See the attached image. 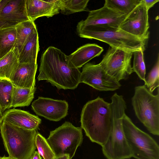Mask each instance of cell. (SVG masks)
Wrapping results in <instances>:
<instances>
[{
    "label": "cell",
    "instance_id": "cell-6",
    "mask_svg": "<svg viewBox=\"0 0 159 159\" xmlns=\"http://www.w3.org/2000/svg\"><path fill=\"white\" fill-rule=\"evenodd\" d=\"M132 105L139 120L151 134L159 135V89L155 95L144 85L136 86Z\"/></svg>",
    "mask_w": 159,
    "mask_h": 159
},
{
    "label": "cell",
    "instance_id": "cell-14",
    "mask_svg": "<svg viewBox=\"0 0 159 159\" xmlns=\"http://www.w3.org/2000/svg\"><path fill=\"white\" fill-rule=\"evenodd\" d=\"M59 0H25L27 14L29 20L34 22L37 18L51 17L58 14Z\"/></svg>",
    "mask_w": 159,
    "mask_h": 159
},
{
    "label": "cell",
    "instance_id": "cell-4",
    "mask_svg": "<svg viewBox=\"0 0 159 159\" xmlns=\"http://www.w3.org/2000/svg\"><path fill=\"white\" fill-rule=\"evenodd\" d=\"M81 38L94 39L109 44L110 47L132 52L144 51L147 40L139 38L119 28L107 25H93L76 27Z\"/></svg>",
    "mask_w": 159,
    "mask_h": 159
},
{
    "label": "cell",
    "instance_id": "cell-1",
    "mask_svg": "<svg viewBox=\"0 0 159 159\" xmlns=\"http://www.w3.org/2000/svg\"><path fill=\"white\" fill-rule=\"evenodd\" d=\"M40 62L38 80H46L59 89H74L80 83V71L71 66L67 56L60 49L48 47Z\"/></svg>",
    "mask_w": 159,
    "mask_h": 159
},
{
    "label": "cell",
    "instance_id": "cell-30",
    "mask_svg": "<svg viewBox=\"0 0 159 159\" xmlns=\"http://www.w3.org/2000/svg\"><path fill=\"white\" fill-rule=\"evenodd\" d=\"M10 0H0V13L4 6ZM15 26L4 21L0 17V29Z\"/></svg>",
    "mask_w": 159,
    "mask_h": 159
},
{
    "label": "cell",
    "instance_id": "cell-7",
    "mask_svg": "<svg viewBox=\"0 0 159 159\" xmlns=\"http://www.w3.org/2000/svg\"><path fill=\"white\" fill-rule=\"evenodd\" d=\"M122 124L132 157L136 159H159L157 143L148 134L137 127L126 114Z\"/></svg>",
    "mask_w": 159,
    "mask_h": 159
},
{
    "label": "cell",
    "instance_id": "cell-22",
    "mask_svg": "<svg viewBox=\"0 0 159 159\" xmlns=\"http://www.w3.org/2000/svg\"><path fill=\"white\" fill-rule=\"evenodd\" d=\"M16 39L15 26L0 29V58L15 47Z\"/></svg>",
    "mask_w": 159,
    "mask_h": 159
},
{
    "label": "cell",
    "instance_id": "cell-34",
    "mask_svg": "<svg viewBox=\"0 0 159 159\" xmlns=\"http://www.w3.org/2000/svg\"><path fill=\"white\" fill-rule=\"evenodd\" d=\"M0 159H11L9 157L3 156L0 157Z\"/></svg>",
    "mask_w": 159,
    "mask_h": 159
},
{
    "label": "cell",
    "instance_id": "cell-26",
    "mask_svg": "<svg viewBox=\"0 0 159 159\" xmlns=\"http://www.w3.org/2000/svg\"><path fill=\"white\" fill-rule=\"evenodd\" d=\"M141 0H106L104 5L117 11L128 15Z\"/></svg>",
    "mask_w": 159,
    "mask_h": 159
},
{
    "label": "cell",
    "instance_id": "cell-19",
    "mask_svg": "<svg viewBox=\"0 0 159 159\" xmlns=\"http://www.w3.org/2000/svg\"><path fill=\"white\" fill-rule=\"evenodd\" d=\"M39 49L37 30L31 34L19 50V63H37Z\"/></svg>",
    "mask_w": 159,
    "mask_h": 159
},
{
    "label": "cell",
    "instance_id": "cell-35",
    "mask_svg": "<svg viewBox=\"0 0 159 159\" xmlns=\"http://www.w3.org/2000/svg\"><path fill=\"white\" fill-rule=\"evenodd\" d=\"M0 118L2 120L3 119V115L1 113V112L0 109Z\"/></svg>",
    "mask_w": 159,
    "mask_h": 159
},
{
    "label": "cell",
    "instance_id": "cell-24",
    "mask_svg": "<svg viewBox=\"0 0 159 159\" xmlns=\"http://www.w3.org/2000/svg\"><path fill=\"white\" fill-rule=\"evenodd\" d=\"M15 27L16 39L15 47L19 50L29 36L37 29L34 22L30 20L19 23Z\"/></svg>",
    "mask_w": 159,
    "mask_h": 159
},
{
    "label": "cell",
    "instance_id": "cell-33",
    "mask_svg": "<svg viewBox=\"0 0 159 159\" xmlns=\"http://www.w3.org/2000/svg\"><path fill=\"white\" fill-rule=\"evenodd\" d=\"M53 159H70L67 155H64L58 157H55Z\"/></svg>",
    "mask_w": 159,
    "mask_h": 159
},
{
    "label": "cell",
    "instance_id": "cell-9",
    "mask_svg": "<svg viewBox=\"0 0 159 159\" xmlns=\"http://www.w3.org/2000/svg\"><path fill=\"white\" fill-rule=\"evenodd\" d=\"M133 52L110 47L99 63L109 75L119 82L134 72L131 66Z\"/></svg>",
    "mask_w": 159,
    "mask_h": 159
},
{
    "label": "cell",
    "instance_id": "cell-27",
    "mask_svg": "<svg viewBox=\"0 0 159 159\" xmlns=\"http://www.w3.org/2000/svg\"><path fill=\"white\" fill-rule=\"evenodd\" d=\"M35 144L38 152L44 159H53L56 157L47 139L39 133L35 136Z\"/></svg>",
    "mask_w": 159,
    "mask_h": 159
},
{
    "label": "cell",
    "instance_id": "cell-23",
    "mask_svg": "<svg viewBox=\"0 0 159 159\" xmlns=\"http://www.w3.org/2000/svg\"><path fill=\"white\" fill-rule=\"evenodd\" d=\"M13 85L8 80L0 79V109L3 114L11 108Z\"/></svg>",
    "mask_w": 159,
    "mask_h": 159
},
{
    "label": "cell",
    "instance_id": "cell-13",
    "mask_svg": "<svg viewBox=\"0 0 159 159\" xmlns=\"http://www.w3.org/2000/svg\"><path fill=\"white\" fill-rule=\"evenodd\" d=\"M127 16L104 5L100 8L89 11L87 18L79 22L76 27L93 25H107L119 28Z\"/></svg>",
    "mask_w": 159,
    "mask_h": 159
},
{
    "label": "cell",
    "instance_id": "cell-32",
    "mask_svg": "<svg viewBox=\"0 0 159 159\" xmlns=\"http://www.w3.org/2000/svg\"><path fill=\"white\" fill-rule=\"evenodd\" d=\"M30 159H42L38 151H35Z\"/></svg>",
    "mask_w": 159,
    "mask_h": 159
},
{
    "label": "cell",
    "instance_id": "cell-36",
    "mask_svg": "<svg viewBox=\"0 0 159 159\" xmlns=\"http://www.w3.org/2000/svg\"><path fill=\"white\" fill-rule=\"evenodd\" d=\"M2 122V120L0 118V126Z\"/></svg>",
    "mask_w": 159,
    "mask_h": 159
},
{
    "label": "cell",
    "instance_id": "cell-11",
    "mask_svg": "<svg viewBox=\"0 0 159 159\" xmlns=\"http://www.w3.org/2000/svg\"><path fill=\"white\" fill-rule=\"evenodd\" d=\"M148 11L143 0L126 17L119 28L141 39L147 40L149 32Z\"/></svg>",
    "mask_w": 159,
    "mask_h": 159
},
{
    "label": "cell",
    "instance_id": "cell-2",
    "mask_svg": "<svg viewBox=\"0 0 159 159\" xmlns=\"http://www.w3.org/2000/svg\"><path fill=\"white\" fill-rule=\"evenodd\" d=\"M80 122L81 128L90 140L102 146L111 129L110 103L99 97L88 101L83 107Z\"/></svg>",
    "mask_w": 159,
    "mask_h": 159
},
{
    "label": "cell",
    "instance_id": "cell-10",
    "mask_svg": "<svg viewBox=\"0 0 159 159\" xmlns=\"http://www.w3.org/2000/svg\"><path fill=\"white\" fill-rule=\"evenodd\" d=\"M80 82L101 91H114L121 86L119 82L108 74L99 63L84 65L81 72Z\"/></svg>",
    "mask_w": 159,
    "mask_h": 159
},
{
    "label": "cell",
    "instance_id": "cell-21",
    "mask_svg": "<svg viewBox=\"0 0 159 159\" xmlns=\"http://www.w3.org/2000/svg\"><path fill=\"white\" fill-rule=\"evenodd\" d=\"M35 87L31 89L13 87L11 107L28 106L34 97Z\"/></svg>",
    "mask_w": 159,
    "mask_h": 159
},
{
    "label": "cell",
    "instance_id": "cell-29",
    "mask_svg": "<svg viewBox=\"0 0 159 159\" xmlns=\"http://www.w3.org/2000/svg\"><path fill=\"white\" fill-rule=\"evenodd\" d=\"M144 85L151 93L159 86V56L157 61L145 79Z\"/></svg>",
    "mask_w": 159,
    "mask_h": 159
},
{
    "label": "cell",
    "instance_id": "cell-12",
    "mask_svg": "<svg viewBox=\"0 0 159 159\" xmlns=\"http://www.w3.org/2000/svg\"><path fill=\"white\" fill-rule=\"evenodd\" d=\"M31 107L37 115L51 121H59L68 115V104L65 100L39 97Z\"/></svg>",
    "mask_w": 159,
    "mask_h": 159
},
{
    "label": "cell",
    "instance_id": "cell-18",
    "mask_svg": "<svg viewBox=\"0 0 159 159\" xmlns=\"http://www.w3.org/2000/svg\"><path fill=\"white\" fill-rule=\"evenodd\" d=\"M103 51L102 47L95 43H88L67 56L71 66L79 69L93 58L99 56Z\"/></svg>",
    "mask_w": 159,
    "mask_h": 159
},
{
    "label": "cell",
    "instance_id": "cell-20",
    "mask_svg": "<svg viewBox=\"0 0 159 159\" xmlns=\"http://www.w3.org/2000/svg\"><path fill=\"white\" fill-rule=\"evenodd\" d=\"M19 64V50L15 47L0 58V79L10 80Z\"/></svg>",
    "mask_w": 159,
    "mask_h": 159
},
{
    "label": "cell",
    "instance_id": "cell-3",
    "mask_svg": "<svg viewBox=\"0 0 159 159\" xmlns=\"http://www.w3.org/2000/svg\"><path fill=\"white\" fill-rule=\"evenodd\" d=\"M111 129L105 142L101 146L107 159H127L132 154L123 129L122 120L126 104L123 96L115 93L111 97Z\"/></svg>",
    "mask_w": 159,
    "mask_h": 159
},
{
    "label": "cell",
    "instance_id": "cell-17",
    "mask_svg": "<svg viewBox=\"0 0 159 159\" xmlns=\"http://www.w3.org/2000/svg\"><path fill=\"white\" fill-rule=\"evenodd\" d=\"M0 17L14 26L29 20L26 13L25 0H10L2 9Z\"/></svg>",
    "mask_w": 159,
    "mask_h": 159
},
{
    "label": "cell",
    "instance_id": "cell-8",
    "mask_svg": "<svg viewBox=\"0 0 159 159\" xmlns=\"http://www.w3.org/2000/svg\"><path fill=\"white\" fill-rule=\"evenodd\" d=\"M47 140L56 157L67 155L70 159L74 157L83 140L82 129L65 121L61 125L51 131Z\"/></svg>",
    "mask_w": 159,
    "mask_h": 159
},
{
    "label": "cell",
    "instance_id": "cell-28",
    "mask_svg": "<svg viewBox=\"0 0 159 159\" xmlns=\"http://www.w3.org/2000/svg\"><path fill=\"white\" fill-rule=\"evenodd\" d=\"M142 49L135 51L133 52L134 59L132 67L134 72H135L140 80L145 81L146 73L143 52Z\"/></svg>",
    "mask_w": 159,
    "mask_h": 159
},
{
    "label": "cell",
    "instance_id": "cell-5",
    "mask_svg": "<svg viewBox=\"0 0 159 159\" xmlns=\"http://www.w3.org/2000/svg\"><path fill=\"white\" fill-rule=\"evenodd\" d=\"M0 133L4 148L11 159H30L36 147L37 130H28L2 121Z\"/></svg>",
    "mask_w": 159,
    "mask_h": 159
},
{
    "label": "cell",
    "instance_id": "cell-31",
    "mask_svg": "<svg viewBox=\"0 0 159 159\" xmlns=\"http://www.w3.org/2000/svg\"><path fill=\"white\" fill-rule=\"evenodd\" d=\"M147 10H149L152 7L155 3L159 1V0H143Z\"/></svg>",
    "mask_w": 159,
    "mask_h": 159
},
{
    "label": "cell",
    "instance_id": "cell-25",
    "mask_svg": "<svg viewBox=\"0 0 159 159\" xmlns=\"http://www.w3.org/2000/svg\"><path fill=\"white\" fill-rule=\"evenodd\" d=\"M89 0H59V7L61 13L68 15L76 12L88 11Z\"/></svg>",
    "mask_w": 159,
    "mask_h": 159
},
{
    "label": "cell",
    "instance_id": "cell-15",
    "mask_svg": "<svg viewBox=\"0 0 159 159\" xmlns=\"http://www.w3.org/2000/svg\"><path fill=\"white\" fill-rule=\"evenodd\" d=\"M2 121L24 129L37 130L41 120L28 111L13 108L4 112Z\"/></svg>",
    "mask_w": 159,
    "mask_h": 159
},
{
    "label": "cell",
    "instance_id": "cell-16",
    "mask_svg": "<svg viewBox=\"0 0 159 159\" xmlns=\"http://www.w3.org/2000/svg\"><path fill=\"white\" fill-rule=\"evenodd\" d=\"M37 63H19L10 80L13 86L22 88L35 87Z\"/></svg>",
    "mask_w": 159,
    "mask_h": 159
}]
</instances>
